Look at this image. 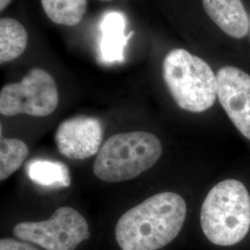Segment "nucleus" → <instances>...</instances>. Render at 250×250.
Returning <instances> with one entry per match:
<instances>
[{
	"label": "nucleus",
	"instance_id": "obj_1",
	"mask_svg": "<svg viewBox=\"0 0 250 250\" xmlns=\"http://www.w3.org/2000/svg\"><path fill=\"white\" fill-rule=\"evenodd\" d=\"M187 211V203L178 194H157L119 219L117 243L122 250H161L181 232Z\"/></svg>",
	"mask_w": 250,
	"mask_h": 250
},
{
	"label": "nucleus",
	"instance_id": "obj_2",
	"mask_svg": "<svg viewBox=\"0 0 250 250\" xmlns=\"http://www.w3.org/2000/svg\"><path fill=\"white\" fill-rule=\"evenodd\" d=\"M200 223L206 237L222 247L242 241L250 229V196L241 182L229 179L217 184L205 198Z\"/></svg>",
	"mask_w": 250,
	"mask_h": 250
},
{
	"label": "nucleus",
	"instance_id": "obj_3",
	"mask_svg": "<svg viewBox=\"0 0 250 250\" xmlns=\"http://www.w3.org/2000/svg\"><path fill=\"white\" fill-rule=\"evenodd\" d=\"M162 75L170 96L181 108L198 113L214 105L217 75L201 58L184 48H174L163 60Z\"/></svg>",
	"mask_w": 250,
	"mask_h": 250
},
{
	"label": "nucleus",
	"instance_id": "obj_4",
	"mask_svg": "<svg viewBox=\"0 0 250 250\" xmlns=\"http://www.w3.org/2000/svg\"><path fill=\"white\" fill-rule=\"evenodd\" d=\"M161 153L160 139L150 133L114 134L99 149L93 170L104 182H124L150 169Z\"/></svg>",
	"mask_w": 250,
	"mask_h": 250
},
{
	"label": "nucleus",
	"instance_id": "obj_5",
	"mask_svg": "<svg viewBox=\"0 0 250 250\" xmlns=\"http://www.w3.org/2000/svg\"><path fill=\"white\" fill-rule=\"evenodd\" d=\"M58 105L57 83L42 68L31 69L20 82L8 83L0 91V113L4 116H48Z\"/></svg>",
	"mask_w": 250,
	"mask_h": 250
},
{
	"label": "nucleus",
	"instance_id": "obj_6",
	"mask_svg": "<svg viewBox=\"0 0 250 250\" xmlns=\"http://www.w3.org/2000/svg\"><path fill=\"white\" fill-rule=\"evenodd\" d=\"M13 233L19 239L32 242L46 250H74L88 239L90 231L87 222L77 210L62 207L46 221L17 224Z\"/></svg>",
	"mask_w": 250,
	"mask_h": 250
},
{
	"label": "nucleus",
	"instance_id": "obj_7",
	"mask_svg": "<svg viewBox=\"0 0 250 250\" xmlns=\"http://www.w3.org/2000/svg\"><path fill=\"white\" fill-rule=\"evenodd\" d=\"M218 98L233 125L250 140V75L233 66L217 72Z\"/></svg>",
	"mask_w": 250,
	"mask_h": 250
},
{
	"label": "nucleus",
	"instance_id": "obj_8",
	"mask_svg": "<svg viewBox=\"0 0 250 250\" xmlns=\"http://www.w3.org/2000/svg\"><path fill=\"white\" fill-rule=\"evenodd\" d=\"M103 138V126L95 117H73L59 125L55 140L60 153L72 160H84L96 155Z\"/></svg>",
	"mask_w": 250,
	"mask_h": 250
},
{
	"label": "nucleus",
	"instance_id": "obj_9",
	"mask_svg": "<svg viewBox=\"0 0 250 250\" xmlns=\"http://www.w3.org/2000/svg\"><path fill=\"white\" fill-rule=\"evenodd\" d=\"M207 15L227 36L242 39L250 32V18L241 0H202Z\"/></svg>",
	"mask_w": 250,
	"mask_h": 250
},
{
	"label": "nucleus",
	"instance_id": "obj_10",
	"mask_svg": "<svg viewBox=\"0 0 250 250\" xmlns=\"http://www.w3.org/2000/svg\"><path fill=\"white\" fill-rule=\"evenodd\" d=\"M28 33L22 23L14 18L0 20V64L13 62L26 50Z\"/></svg>",
	"mask_w": 250,
	"mask_h": 250
},
{
	"label": "nucleus",
	"instance_id": "obj_11",
	"mask_svg": "<svg viewBox=\"0 0 250 250\" xmlns=\"http://www.w3.org/2000/svg\"><path fill=\"white\" fill-rule=\"evenodd\" d=\"M28 177L36 185L44 188H68L71 176L68 167L59 161L37 159L26 166Z\"/></svg>",
	"mask_w": 250,
	"mask_h": 250
},
{
	"label": "nucleus",
	"instance_id": "obj_12",
	"mask_svg": "<svg viewBox=\"0 0 250 250\" xmlns=\"http://www.w3.org/2000/svg\"><path fill=\"white\" fill-rule=\"evenodd\" d=\"M45 16L63 26H75L84 17L87 0H40Z\"/></svg>",
	"mask_w": 250,
	"mask_h": 250
},
{
	"label": "nucleus",
	"instance_id": "obj_13",
	"mask_svg": "<svg viewBox=\"0 0 250 250\" xmlns=\"http://www.w3.org/2000/svg\"><path fill=\"white\" fill-rule=\"evenodd\" d=\"M28 156L26 144L15 138L1 139L0 146V180L9 177L18 170Z\"/></svg>",
	"mask_w": 250,
	"mask_h": 250
},
{
	"label": "nucleus",
	"instance_id": "obj_14",
	"mask_svg": "<svg viewBox=\"0 0 250 250\" xmlns=\"http://www.w3.org/2000/svg\"><path fill=\"white\" fill-rule=\"evenodd\" d=\"M0 250H39L35 247L14 239L4 238L0 240Z\"/></svg>",
	"mask_w": 250,
	"mask_h": 250
},
{
	"label": "nucleus",
	"instance_id": "obj_15",
	"mask_svg": "<svg viewBox=\"0 0 250 250\" xmlns=\"http://www.w3.org/2000/svg\"><path fill=\"white\" fill-rule=\"evenodd\" d=\"M12 0H0V10L3 12L5 9H7L11 3Z\"/></svg>",
	"mask_w": 250,
	"mask_h": 250
},
{
	"label": "nucleus",
	"instance_id": "obj_16",
	"mask_svg": "<svg viewBox=\"0 0 250 250\" xmlns=\"http://www.w3.org/2000/svg\"><path fill=\"white\" fill-rule=\"evenodd\" d=\"M100 2H104V3H107V2H111V1H114V0H99Z\"/></svg>",
	"mask_w": 250,
	"mask_h": 250
},
{
	"label": "nucleus",
	"instance_id": "obj_17",
	"mask_svg": "<svg viewBox=\"0 0 250 250\" xmlns=\"http://www.w3.org/2000/svg\"></svg>",
	"mask_w": 250,
	"mask_h": 250
}]
</instances>
